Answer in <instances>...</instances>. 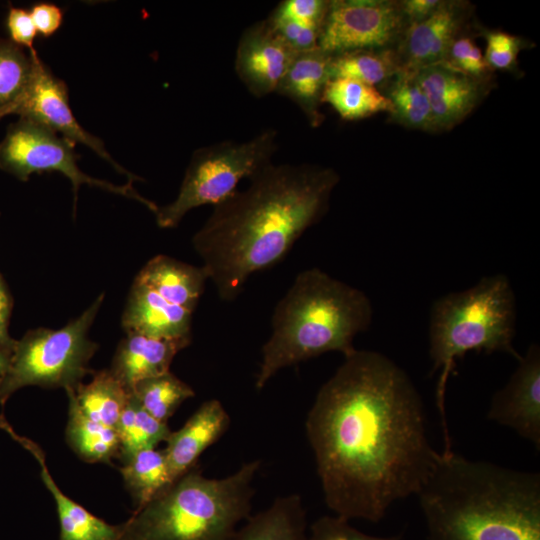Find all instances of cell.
<instances>
[{
	"label": "cell",
	"mask_w": 540,
	"mask_h": 540,
	"mask_svg": "<svg viewBox=\"0 0 540 540\" xmlns=\"http://www.w3.org/2000/svg\"><path fill=\"white\" fill-rule=\"evenodd\" d=\"M305 427L325 503L347 520L379 522L392 503L419 493L439 455L409 375L376 351L344 357Z\"/></svg>",
	"instance_id": "6da1fadb"
},
{
	"label": "cell",
	"mask_w": 540,
	"mask_h": 540,
	"mask_svg": "<svg viewBox=\"0 0 540 540\" xmlns=\"http://www.w3.org/2000/svg\"><path fill=\"white\" fill-rule=\"evenodd\" d=\"M339 182L330 168L273 164L213 206L192 244L223 301H234L255 273L278 264L326 213Z\"/></svg>",
	"instance_id": "7a4b0ae2"
},
{
	"label": "cell",
	"mask_w": 540,
	"mask_h": 540,
	"mask_svg": "<svg viewBox=\"0 0 540 540\" xmlns=\"http://www.w3.org/2000/svg\"><path fill=\"white\" fill-rule=\"evenodd\" d=\"M427 540H540V474L450 450L417 494Z\"/></svg>",
	"instance_id": "3957f363"
},
{
	"label": "cell",
	"mask_w": 540,
	"mask_h": 540,
	"mask_svg": "<svg viewBox=\"0 0 540 540\" xmlns=\"http://www.w3.org/2000/svg\"><path fill=\"white\" fill-rule=\"evenodd\" d=\"M372 315L371 301L360 289L319 268L301 271L274 309L256 389L281 369L324 353L352 354L355 337L369 328Z\"/></svg>",
	"instance_id": "277c9868"
},
{
	"label": "cell",
	"mask_w": 540,
	"mask_h": 540,
	"mask_svg": "<svg viewBox=\"0 0 540 540\" xmlns=\"http://www.w3.org/2000/svg\"><path fill=\"white\" fill-rule=\"evenodd\" d=\"M261 462L244 463L224 478H207L197 465L120 525V540H233L250 517L252 482Z\"/></svg>",
	"instance_id": "5b68a950"
},
{
	"label": "cell",
	"mask_w": 540,
	"mask_h": 540,
	"mask_svg": "<svg viewBox=\"0 0 540 540\" xmlns=\"http://www.w3.org/2000/svg\"><path fill=\"white\" fill-rule=\"evenodd\" d=\"M516 299L504 274L483 277L474 286L437 299L431 308L429 354L431 373L440 371L436 404L442 419L445 449L451 448L445 417V392L456 361L469 351L503 352L521 358L513 346Z\"/></svg>",
	"instance_id": "8992f818"
},
{
	"label": "cell",
	"mask_w": 540,
	"mask_h": 540,
	"mask_svg": "<svg viewBox=\"0 0 540 540\" xmlns=\"http://www.w3.org/2000/svg\"><path fill=\"white\" fill-rule=\"evenodd\" d=\"M104 294L76 319L61 329L39 328L15 341L8 371L0 383V404L16 390L29 385L45 388H76L93 372L89 361L97 344L88 338Z\"/></svg>",
	"instance_id": "52a82bcc"
},
{
	"label": "cell",
	"mask_w": 540,
	"mask_h": 540,
	"mask_svg": "<svg viewBox=\"0 0 540 540\" xmlns=\"http://www.w3.org/2000/svg\"><path fill=\"white\" fill-rule=\"evenodd\" d=\"M278 131L265 129L243 141H222L196 149L185 171L175 200L158 207L155 216L161 228L176 227L192 209L215 206L237 191L244 178L249 179L271 163L278 149Z\"/></svg>",
	"instance_id": "ba28073f"
},
{
	"label": "cell",
	"mask_w": 540,
	"mask_h": 540,
	"mask_svg": "<svg viewBox=\"0 0 540 540\" xmlns=\"http://www.w3.org/2000/svg\"><path fill=\"white\" fill-rule=\"evenodd\" d=\"M74 147V143L59 136L49 127L20 117L8 127L5 137L0 142V169L22 181L28 180L33 173L46 171L62 173L72 183L74 211L78 190L82 184H87L136 200L156 213L159 206L142 197L132 183L116 185L84 173L77 164Z\"/></svg>",
	"instance_id": "9c48e42d"
},
{
	"label": "cell",
	"mask_w": 540,
	"mask_h": 540,
	"mask_svg": "<svg viewBox=\"0 0 540 540\" xmlns=\"http://www.w3.org/2000/svg\"><path fill=\"white\" fill-rule=\"evenodd\" d=\"M408 21L400 1H330L318 47L330 55L359 49L395 48Z\"/></svg>",
	"instance_id": "30bf717a"
},
{
	"label": "cell",
	"mask_w": 540,
	"mask_h": 540,
	"mask_svg": "<svg viewBox=\"0 0 540 540\" xmlns=\"http://www.w3.org/2000/svg\"><path fill=\"white\" fill-rule=\"evenodd\" d=\"M12 114L39 122L62 137L86 145L99 157L107 161L118 173L127 177L128 182L140 180L118 164L106 150L103 141L86 131L76 120L69 105L68 89L64 81L57 78L34 53V73L22 100Z\"/></svg>",
	"instance_id": "8fae6325"
},
{
	"label": "cell",
	"mask_w": 540,
	"mask_h": 540,
	"mask_svg": "<svg viewBox=\"0 0 540 540\" xmlns=\"http://www.w3.org/2000/svg\"><path fill=\"white\" fill-rule=\"evenodd\" d=\"M471 16L470 3L441 0L430 16L409 23L395 47L402 70L416 72L444 63L453 43L467 34Z\"/></svg>",
	"instance_id": "7c38bea8"
},
{
	"label": "cell",
	"mask_w": 540,
	"mask_h": 540,
	"mask_svg": "<svg viewBox=\"0 0 540 540\" xmlns=\"http://www.w3.org/2000/svg\"><path fill=\"white\" fill-rule=\"evenodd\" d=\"M297 54L267 18L255 22L241 34L235 54V71L247 90L261 98L276 92Z\"/></svg>",
	"instance_id": "4fadbf2b"
},
{
	"label": "cell",
	"mask_w": 540,
	"mask_h": 540,
	"mask_svg": "<svg viewBox=\"0 0 540 540\" xmlns=\"http://www.w3.org/2000/svg\"><path fill=\"white\" fill-rule=\"evenodd\" d=\"M487 418L540 449V347L532 343L506 385L492 397Z\"/></svg>",
	"instance_id": "5bb4252c"
},
{
	"label": "cell",
	"mask_w": 540,
	"mask_h": 540,
	"mask_svg": "<svg viewBox=\"0 0 540 540\" xmlns=\"http://www.w3.org/2000/svg\"><path fill=\"white\" fill-rule=\"evenodd\" d=\"M432 109L437 132L460 124L489 91L490 77L475 78L445 63L415 72Z\"/></svg>",
	"instance_id": "9a60e30c"
},
{
	"label": "cell",
	"mask_w": 540,
	"mask_h": 540,
	"mask_svg": "<svg viewBox=\"0 0 540 540\" xmlns=\"http://www.w3.org/2000/svg\"><path fill=\"white\" fill-rule=\"evenodd\" d=\"M230 417L217 399L203 402L186 423L170 433L163 449L173 482L197 465L200 455L228 429Z\"/></svg>",
	"instance_id": "2e32d148"
},
{
	"label": "cell",
	"mask_w": 540,
	"mask_h": 540,
	"mask_svg": "<svg viewBox=\"0 0 540 540\" xmlns=\"http://www.w3.org/2000/svg\"><path fill=\"white\" fill-rule=\"evenodd\" d=\"M191 311L168 302L149 287L134 281L123 314L127 333L191 341Z\"/></svg>",
	"instance_id": "e0dca14e"
},
{
	"label": "cell",
	"mask_w": 540,
	"mask_h": 540,
	"mask_svg": "<svg viewBox=\"0 0 540 540\" xmlns=\"http://www.w3.org/2000/svg\"><path fill=\"white\" fill-rule=\"evenodd\" d=\"M190 343L189 340L127 333L117 348L109 370L131 392L138 382L169 372L176 354Z\"/></svg>",
	"instance_id": "ac0fdd59"
},
{
	"label": "cell",
	"mask_w": 540,
	"mask_h": 540,
	"mask_svg": "<svg viewBox=\"0 0 540 540\" xmlns=\"http://www.w3.org/2000/svg\"><path fill=\"white\" fill-rule=\"evenodd\" d=\"M330 58L331 55L319 47L298 53L276 90L295 103L314 128L320 126L325 118L320 107L330 80Z\"/></svg>",
	"instance_id": "d6986e66"
},
{
	"label": "cell",
	"mask_w": 540,
	"mask_h": 540,
	"mask_svg": "<svg viewBox=\"0 0 540 540\" xmlns=\"http://www.w3.org/2000/svg\"><path fill=\"white\" fill-rule=\"evenodd\" d=\"M209 280L206 270L166 255L150 259L135 281L149 287L170 303L193 312Z\"/></svg>",
	"instance_id": "ffe728a7"
},
{
	"label": "cell",
	"mask_w": 540,
	"mask_h": 540,
	"mask_svg": "<svg viewBox=\"0 0 540 540\" xmlns=\"http://www.w3.org/2000/svg\"><path fill=\"white\" fill-rule=\"evenodd\" d=\"M306 511L299 494L278 497L249 517L233 540H306Z\"/></svg>",
	"instance_id": "44dd1931"
},
{
	"label": "cell",
	"mask_w": 540,
	"mask_h": 540,
	"mask_svg": "<svg viewBox=\"0 0 540 540\" xmlns=\"http://www.w3.org/2000/svg\"><path fill=\"white\" fill-rule=\"evenodd\" d=\"M66 392L86 417L114 429L131 394L110 370L96 372L89 383Z\"/></svg>",
	"instance_id": "7402d4cb"
},
{
	"label": "cell",
	"mask_w": 540,
	"mask_h": 540,
	"mask_svg": "<svg viewBox=\"0 0 540 540\" xmlns=\"http://www.w3.org/2000/svg\"><path fill=\"white\" fill-rule=\"evenodd\" d=\"M0 428L8 432L38 460L42 481L55 500L60 526L59 540H83L89 537L96 528L98 517L60 490L49 474L43 451L36 443L16 434L3 417H0Z\"/></svg>",
	"instance_id": "603a6c76"
},
{
	"label": "cell",
	"mask_w": 540,
	"mask_h": 540,
	"mask_svg": "<svg viewBox=\"0 0 540 540\" xmlns=\"http://www.w3.org/2000/svg\"><path fill=\"white\" fill-rule=\"evenodd\" d=\"M402 70L395 48L359 49L331 55L330 79L347 78L382 85Z\"/></svg>",
	"instance_id": "cb8c5ba5"
},
{
	"label": "cell",
	"mask_w": 540,
	"mask_h": 540,
	"mask_svg": "<svg viewBox=\"0 0 540 540\" xmlns=\"http://www.w3.org/2000/svg\"><path fill=\"white\" fill-rule=\"evenodd\" d=\"M322 103H328L344 120H360L393 111L392 102L375 86L347 78L330 79Z\"/></svg>",
	"instance_id": "d4e9b609"
},
{
	"label": "cell",
	"mask_w": 540,
	"mask_h": 540,
	"mask_svg": "<svg viewBox=\"0 0 540 540\" xmlns=\"http://www.w3.org/2000/svg\"><path fill=\"white\" fill-rule=\"evenodd\" d=\"M120 471L136 509L153 500L173 483L165 453L156 448L138 451L124 462Z\"/></svg>",
	"instance_id": "484cf974"
},
{
	"label": "cell",
	"mask_w": 540,
	"mask_h": 540,
	"mask_svg": "<svg viewBox=\"0 0 540 540\" xmlns=\"http://www.w3.org/2000/svg\"><path fill=\"white\" fill-rule=\"evenodd\" d=\"M67 442L88 463H108L119 456L120 442L116 429L97 423L69 401Z\"/></svg>",
	"instance_id": "4316f807"
},
{
	"label": "cell",
	"mask_w": 540,
	"mask_h": 540,
	"mask_svg": "<svg viewBox=\"0 0 540 540\" xmlns=\"http://www.w3.org/2000/svg\"><path fill=\"white\" fill-rule=\"evenodd\" d=\"M385 86L384 95L393 105L390 114L392 122L426 132H437L431 106L415 72L401 70Z\"/></svg>",
	"instance_id": "83f0119b"
},
{
	"label": "cell",
	"mask_w": 540,
	"mask_h": 540,
	"mask_svg": "<svg viewBox=\"0 0 540 540\" xmlns=\"http://www.w3.org/2000/svg\"><path fill=\"white\" fill-rule=\"evenodd\" d=\"M116 431L119 437V458L123 462L144 449L156 448L166 441L171 430L167 423L152 417L136 401L132 394L120 416Z\"/></svg>",
	"instance_id": "f1b7e54d"
},
{
	"label": "cell",
	"mask_w": 540,
	"mask_h": 540,
	"mask_svg": "<svg viewBox=\"0 0 540 540\" xmlns=\"http://www.w3.org/2000/svg\"><path fill=\"white\" fill-rule=\"evenodd\" d=\"M35 49L26 53L11 40H0V118L12 114L34 73Z\"/></svg>",
	"instance_id": "f546056e"
},
{
	"label": "cell",
	"mask_w": 540,
	"mask_h": 540,
	"mask_svg": "<svg viewBox=\"0 0 540 540\" xmlns=\"http://www.w3.org/2000/svg\"><path fill=\"white\" fill-rule=\"evenodd\" d=\"M131 394L156 420L167 423L176 409L195 395L194 390L170 371L138 382Z\"/></svg>",
	"instance_id": "4dcf8cb0"
},
{
	"label": "cell",
	"mask_w": 540,
	"mask_h": 540,
	"mask_svg": "<svg viewBox=\"0 0 540 540\" xmlns=\"http://www.w3.org/2000/svg\"><path fill=\"white\" fill-rule=\"evenodd\" d=\"M484 58L490 69L512 70L525 42L518 36L503 31H486Z\"/></svg>",
	"instance_id": "1f68e13d"
},
{
	"label": "cell",
	"mask_w": 540,
	"mask_h": 540,
	"mask_svg": "<svg viewBox=\"0 0 540 540\" xmlns=\"http://www.w3.org/2000/svg\"><path fill=\"white\" fill-rule=\"evenodd\" d=\"M444 63L475 78L490 77L491 69L481 49L468 34L453 43Z\"/></svg>",
	"instance_id": "d6a6232c"
},
{
	"label": "cell",
	"mask_w": 540,
	"mask_h": 540,
	"mask_svg": "<svg viewBox=\"0 0 540 540\" xmlns=\"http://www.w3.org/2000/svg\"><path fill=\"white\" fill-rule=\"evenodd\" d=\"M329 4L326 0H284L272 15L321 31Z\"/></svg>",
	"instance_id": "836d02e7"
},
{
	"label": "cell",
	"mask_w": 540,
	"mask_h": 540,
	"mask_svg": "<svg viewBox=\"0 0 540 540\" xmlns=\"http://www.w3.org/2000/svg\"><path fill=\"white\" fill-rule=\"evenodd\" d=\"M349 520L339 516H322L311 525L306 540H401L400 536L376 537L352 527Z\"/></svg>",
	"instance_id": "e575fe53"
},
{
	"label": "cell",
	"mask_w": 540,
	"mask_h": 540,
	"mask_svg": "<svg viewBox=\"0 0 540 540\" xmlns=\"http://www.w3.org/2000/svg\"><path fill=\"white\" fill-rule=\"evenodd\" d=\"M268 19L275 31L296 52L300 53L318 48L320 30L272 14Z\"/></svg>",
	"instance_id": "d590c367"
},
{
	"label": "cell",
	"mask_w": 540,
	"mask_h": 540,
	"mask_svg": "<svg viewBox=\"0 0 540 540\" xmlns=\"http://www.w3.org/2000/svg\"><path fill=\"white\" fill-rule=\"evenodd\" d=\"M7 27L11 41L21 47L33 50V42L37 30L31 18L30 12L22 8L12 7L7 17Z\"/></svg>",
	"instance_id": "8d00e7d4"
},
{
	"label": "cell",
	"mask_w": 540,
	"mask_h": 540,
	"mask_svg": "<svg viewBox=\"0 0 540 540\" xmlns=\"http://www.w3.org/2000/svg\"><path fill=\"white\" fill-rule=\"evenodd\" d=\"M30 15L37 33L48 37L55 33L62 24L61 9L51 3H39L32 7Z\"/></svg>",
	"instance_id": "74e56055"
},
{
	"label": "cell",
	"mask_w": 540,
	"mask_h": 540,
	"mask_svg": "<svg viewBox=\"0 0 540 540\" xmlns=\"http://www.w3.org/2000/svg\"><path fill=\"white\" fill-rule=\"evenodd\" d=\"M400 2L409 24L422 21L430 16L437 9L441 0H404Z\"/></svg>",
	"instance_id": "f35d334b"
},
{
	"label": "cell",
	"mask_w": 540,
	"mask_h": 540,
	"mask_svg": "<svg viewBox=\"0 0 540 540\" xmlns=\"http://www.w3.org/2000/svg\"><path fill=\"white\" fill-rule=\"evenodd\" d=\"M10 312V300L0 280V343L9 349H13V341L7 332V321Z\"/></svg>",
	"instance_id": "ab89813d"
},
{
	"label": "cell",
	"mask_w": 540,
	"mask_h": 540,
	"mask_svg": "<svg viewBox=\"0 0 540 540\" xmlns=\"http://www.w3.org/2000/svg\"><path fill=\"white\" fill-rule=\"evenodd\" d=\"M11 353L12 349L7 348L0 343V383L8 371Z\"/></svg>",
	"instance_id": "60d3db41"
}]
</instances>
